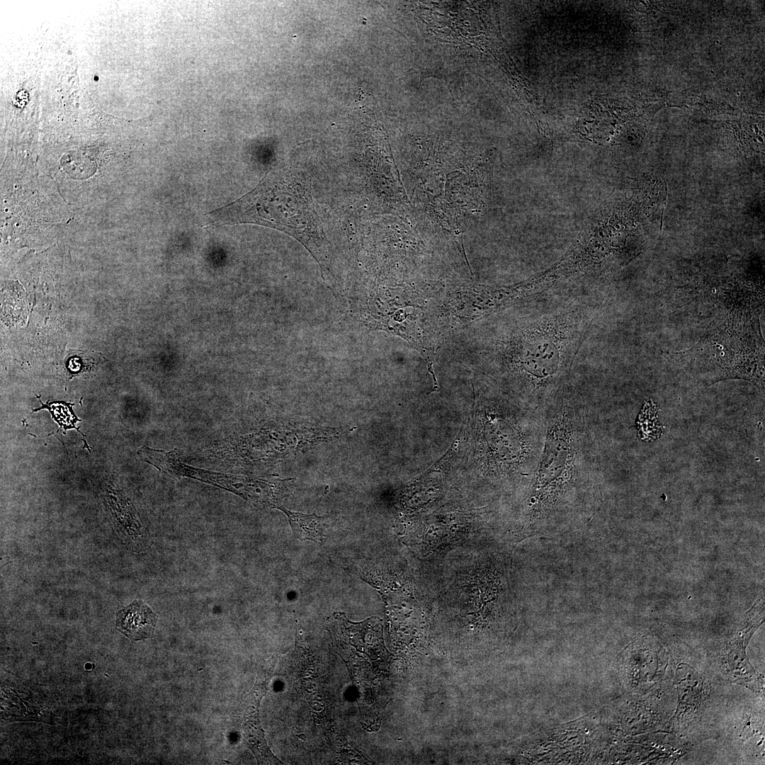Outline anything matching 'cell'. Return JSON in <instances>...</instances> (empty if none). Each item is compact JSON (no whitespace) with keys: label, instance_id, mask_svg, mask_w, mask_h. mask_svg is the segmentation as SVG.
Masks as SVG:
<instances>
[{"label":"cell","instance_id":"52a82bcc","mask_svg":"<svg viewBox=\"0 0 765 765\" xmlns=\"http://www.w3.org/2000/svg\"><path fill=\"white\" fill-rule=\"evenodd\" d=\"M72 405L70 403H64V402H53L47 404L42 403L41 409L46 408L49 409L55 420L59 423L61 427L66 430L71 428L76 429L74 424L79 421L73 413Z\"/></svg>","mask_w":765,"mask_h":765},{"label":"cell","instance_id":"3957f363","mask_svg":"<svg viewBox=\"0 0 765 765\" xmlns=\"http://www.w3.org/2000/svg\"><path fill=\"white\" fill-rule=\"evenodd\" d=\"M208 215V224L254 223L280 230L312 252L324 242L307 181L290 171L267 173L253 191Z\"/></svg>","mask_w":765,"mask_h":765},{"label":"cell","instance_id":"ba28073f","mask_svg":"<svg viewBox=\"0 0 765 765\" xmlns=\"http://www.w3.org/2000/svg\"><path fill=\"white\" fill-rule=\"evenodd\" d=\"M84 356L82 355L74 356L68 359L67 368L70 373L78 375L81 373L89 372L93 369L97 363L94 357L93 356L90 357Z\"/></svg>","mask_w":765,"mask_h":765},{"label":"cell","instance_id":"5b68a950","mask_svg":"<svg viewBox=\"0 0 765 765\" xmlns=\"http://www.w3.org/2000/svg\"><path fill=\"white\" fill-rule=\"evenodd\" d=\"M157 618L145 603L137 600L118 611L116 628L131 641L143 640L153 634Z\"/></svg>","mask_w":765,"mask_h":765},{"label":"cell","instance_id":"8992f818","mask_svg":"<svg viewBox=\"0 0 765 765\" xmlns=\"http://www.w3.org/2000/svg\"><path fill=\"white\" fill-rule=\"evenodd\" d=\"M288 516L295 538L320 543L324 539V522L329 515L318 516L314 512L305 514L278 507Z\"/></svg>","mask_w":765,"mask_h":765},{"label":"cell","instance_id":"6da1fadb","mask_svg":"<svg viewBox=\"0 0 765 765\" xmlns=\"http://www.w3.org/2000/svg\"><path fill=\"white\" fill-rule=\"evenodd\" d=\"M544 444L525 502L533 521L592 511L597 495L599 444L587 405L568 382L546 404Z\"/></svg>","mask_w":765,"mask_h":765},{"label":"cell","instance_id":"277c9868","mask_svg":"<svg viewBox=\"0 0 765 765\" xmlns=\"http://www.w3.org/2000/svg\"><path fill=\"white\" fill-rule=\"evenodd\" d=\"M271 670L266 674L265 678L261 682L256 685L250 696V707L248 709L245 725V736L249 746L255 754L259 761L282 764L283 763L271 753L267 746L259 718V701L266 691L267 683L271 678Z\"/></svg>","mask_w":765,"mask_h":765},{"label":"cell","instance_id":"7a4b0ae2","mask_svg":"<svg viewBox=\"0 0 765 765\" xmlns=\"http://www.w3.org/2000/svg\"><path fill=\"white\" fill-rule=\"evenodd\" d=\"M593 318L591 301L574 299L534 308L520 320L503 341L499 356L515 401L543 411L568 382Z\"/></svg>","mask_w":765,"mask_h":765}]
</instances>
